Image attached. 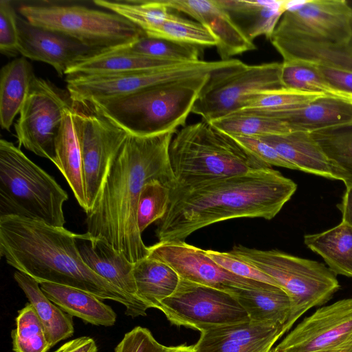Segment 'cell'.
<instances>
[{"mask_svg":"<svg viewBox=\"0 0 352 352\" xmlns=\"http://www.w3.org/2000/svg\"><path fill=\"white\" fill-rule=\"evenodd\" d=\"M284 327L248 322L200 332L196 352H270Z\"/></svg>","mask_w":352,"mask_h":352,"instance_id":"19","label":"cell"},{"mask_svg":"<svg viewBox=\"0 0 352 352\" xmlns=\"http://www.w3.org/2000/svg\"><path fill=\"white\" fill-rule=\"evenodd\" d=\"M54 352H98V347L93 338L81 336L64 343Z\"/></svg>","mask_w":352,"mask_h":352,"instance_id":"46","label":"cell"},{"mask_svg":"<svg viewBox=\"0 0 352 352\" xmlns=\"http://www.w3.org/2000/svg\"><path fill=\"white\" fill-rule=\"evenodd\" d=\"M14 278L35 309L51 348L73 336L74 329L72 316L47 297L35 279L17 270L14 274Z\"/></svg>","mask_w":352,"mask_h":352,"instance_id":"30","label":"cell"},{"mask_svg":"<svg viewBox=\"0 0 352 352\" xmlns=\"http://www.w3.org/2000/svg\"><path fill=\"white\" fill-rule=\"evenodd\" d=\"M270 352H352V297L318 308Z\"/></svg>","mask_w":352,"mask_h":352,"instance_id":"15","label":"cell"},{"mask_svg":"<svg viewBox=\"0 0 352 352\" xmlns=\"http://www.w3.org/2000/svg\"><path fill=\"white\" fill-rule=\"evenodd\" d=\"M337 207L342 213V221L352 227V186L346 188Z\"/></svg>","mask_w":352,"mask_h":352,"instance_id":"47","label":"cell"},{"mask_svg":"<svg viewBox=\"0 0 352 352\" xmlns=\"http://www.w3.org/2000/svg\"><path fill=\"white\" fill-rule=\"evenodd\" d=\"M304 243L336 275L352 277V227L341 221L326 231L306 234Z\"/></svg>","mask_w":352,"mask_h":352,"instance_id":"31","label":"cell"},{"mask_svg":"<svg viewBox=\"0 0 352 352\" xmlns=\"http://www.w3.org/2000/svg\"><path fill=\"white\" fill-rule=\"evenodd\" d=\"M230 252L267 275L288 295L291 313L284 327L286 333L304 314L324 305L340 288L336 274L316 261L242 245Z\"/></svg>","mask_w":352,"mask_h":352,"instance_id":"7","label":"cell"},{"mask_svg":"<svg viewBox=\"0 0 352 352\" xmlns=\"http://www.w3.org/2000/svg\"><path fill=\"white\" fill-rule=\"evenodd\" d=\"M71 104L52 83L35 76L14 124L19 147L54 164L56 139Z\"/></svg>","mask_w":352,"mask_h":352,"instance_id":"13","label":"cell"},{"mask_svg":"<svg viewBox=\"0 0 352 352\" xmlns=\"http://www.w3.org/2000/svg\"><path fill=\"white\" fill-rule=\"evenodd\" d=\"M296 184L272 168L170 190L166 214L157 221L160 242L184 241L194 232L232 219H272L291 199Z\"/></svg>","mask_w":352,"mask_h":352,"instance_id":"2","label":"cell"},{"mask_svg":"<svg viewBox=\"0 0 352 352\" xmlns=\"http://www.w3.org/2000/svg\"><path fill=\"white\" fill-rule=\"evenodd\" d=\"M19 12L31 24L60 32L98 52L125 45L144 34L116 13L82 6L25 4Z\"/></svg>","mask_w":352,"mask_h":352,"instance_id":"8","label":"cell"},{"mask_svg":"<svg viewBox=\"0 0 352 352\" xmlns=\"http://www.w3.org/2000/svg\"><path fill=\"white\" fill-rule=\"evenodd\" d=\"M231 136L258 158L270 166L296 170V168L283 157L274 147L259 138L243 135Z\"/></svg>","mask_w":352,"mask_h":352,"instance_id":"44","label":"cell"},{"mask_svg":"<svg viewBox=\"0 0 352 352\" xmlns=\"http://www.w3.org/2000/svg\"><path fill=\"white\" fill-rule=\"evenodd\" d=\"M177 62L124 52L117 48L86 57L65 72L66 79L80 76L147 70L174 65Z\"/></svg>","mask_w":352,"mask_h":352,"instance_id":"27","label":"cell"},{"mask_svg":"<svg viewBox=\"0 0 352 352\" xmlns=\"http://www.w3.org/2000/svg\"><path fill=\"white\" fill-rule=\"evenodd\" d=\"M168 349L157 341L148 329L136 327L124 335L115 352H165Z\"/></svg>","mask_w":352,"mask_h":352,"instance_id":"43","label":"cell"},{"mask_svg":"<svg viewBox=\"0 0 352 352\" xmlns=\"http://www.w3.org/2000/svg\"><path fill=\"white\" fill-rule=\"evenodd\" d=\"M171 10L184 12L207 28L217 40L222 60L256 49L250 40L221 8L217 0H162Z\"/></svg>","mask_w":352,"mask_h":352,"instance_id":"18","label":"cell"},{"mask_svg":"<svg viewBox=\"0 0 352 352\" xmlns=\"http://www.w3.org/2000/svg\"><path fill=\"white\" fill-rule=\"evenodd\" d=\"M36 76L25 57L15 58L4 65L0 74V123L9 131L28 97Z\"/></svg>","mask_w":352,"mask_h":352,"instance_id":"29","label":"cell"},{"mask_svg":"<svg viewBox=\"0 0 352 352\" xmlns=\"http://www.w3.org/2000/svg\"><path fill=\"white\" fill-rule=\"evenodd\" d=\"M206 252L218 265L234 275L278 287L270 277L230 251L224 252L206 250Z\"/></svg>","mask_w":352,"mask_h":352,"instance_id":"41","label":"cell"},{"mask_svg":"<svg viewBox=\"0 0 352 352\" xmlns=\"http://www.w3.org/2000/svg\"><path fill=\"white\" fill-rule=\"evenodd\" d=\"M320 72L333 87L352 95V72L318 65Z\"/></svg>","mask_w":352,"mask_h":352,"instance_id":"45","label":"cell"},{"mask_svg":"<svg viewBox=\"0 0 352 352\" xmlns=\"http://www.w3.org/2000/svg\"><path fill=\"white\" fill-rule=\"evenodd\" d=\"M17 25L19 54L49 64L60 77L80 60L98 53L60 32L34 25L18 14Z\"/></svg>","mask_w":352,"mask_h":352,"instance_id":"17","label":"cell"},{"mask_svg":"<svg viewBox=\"0 0 352 352\" xmlns=\"http://www.w3.org/2000/svg\"><path fill=\"white\" fill-rule=\"evenodd\" d=\"M19 32L17 14L11 2L0 1V51L8 56H14L17 50Z\"/></svg>","mask_w":352,"mask_h":352,"instance_id":"42","label":"cell"},{"mask_svg":"<svg viewBox=\"0 0 352 352\" xmlns=\"http://www.w3.org/2000/svg\"><path fill=\"white\" fill-rule=\"evenodd\" d=\"M133 276L139 298L149 308L156 309L173 294L180 279L168 264L149 256L134 263Z\"/></svg>","mask_w":352,"mask_h":352,"instance_id":"32","label":"cell"},{"mask_svg":"<svg viewBox=\"0 0 352 352\" xmlns=\"http://www.w3.org/2000/svg\"><path fill=\"white\" fill-rule=\"evenodd\" d=\"M210 74L164 82L133 94L86 104L130 134L175 133L188 115Z\"/></svg>","mask_w":352,"mask_h":352,"instance_id":"4","label":"cell"},{"mask_svg":"<svg viewBox=\"0 0 352 352\" xmlns=\"http://www.w3.org/2000/svg\"><path fill=\"white\" fill-rule=\"evenodd\" d=\"M281 82L284 88L319 93L351 102L352 95L339 91L325 79L318 65L302 60L283 61Z\"/></svg>","mask_w":352,"mask_h":352,"instance_id":"34","label":"cell"},{"mask_svg":"<svg viewBox=\"0 0 352 352\" xmlns=\"http://www.w3.org/2000/svg\"><path fill=\"white\" fill-rule=\"evenodd\" d=\"M228 292L246 311L250 322L285 327L290 316L291 302L281 288L274 285L258 289L234 287Z\"/></svg>","mask_w":352,"mask_h":352,"instance_id":"28","label":"cell"},{"mask_svg":"<svg viewBox=\"0 0 352 352\" xmlns=\"http://www.w3.org/2000/svg\"><path fill=\"white\" fill-rule=\"evenodd\" d=\"M324 96L322 94L283 88L267 91L252 96L244 109L283 111L300 108ZM241 110V109H240Z\"/></svg>","mask_w":352,"mask_h":352,"instance_id":"39","label":"cell"},{"mask_svg":"<svg viewBox=\"0 0 352 352\" xmlns=\"http://www.w3.org/2000/svg\"><path fill=\"white\" fill-rule=\"evenodd\" d=\"M73 104L81 149L88 211L96 201L107 171L129 133L89 105L81 104L85 109L82 111L77 104Z\"/></svg>","mask_w":352,"mask_h":352,"instance_id":"14","label":"cell"},{"mask_svg":"<svg viewBox=\"0 0 352 352\" xmlns=\"http://www.w3.org/2000/svg\"><path fill=\"white\" fill-rule=\"evenodd\" d=\"M165 352H196L193 345L188 346L182 344L176 346H168V349Z\"/></svg>","mask_w":352,"mask_h":352,"instance_id":"48","label":"cell"},{"mask_svg":"<svg viewBox=\"0 0 352 352\" xmlns=\"http://www.w3.org/2000/svg\"><path fill=\"white\" fill-rule=\"evenodd\" d=\"M115 48L127 53L177 63L201 60L199 46L151 37L145 34L129 44Z\"/></svg>","mask_w":352,"mask_h":352,"instance_id":"36","label":"cell"},{"mask_svg":"<svg viewBox=\"0 0 352 352\" xmlns=\"http://www.w3.org/2000/svg\"><path fill=\"white\" fill-rule=\"evenodd\" d=\"M11 336L14 352H47L51 348L44 327L30 302L19 311Z\"/></svg>","mask_w":352,"mask_h":352,"instance_id":"38","label":"cell"},{"mask_svg":"<svg viewBox=\"0 0 352 352\" xmlns=\"http://www.w3.org/2000/svg\"><path fill=\"white\" fill-rule=\"evenodd\" d=\"M231 60L180 63L130 72L80 76L66 79L69 98L74 103L125 96L158 84L211 74Z\"/></svg>","mask_w":352,"mask_h":352,"instance_id":"10","label":"cell"},{"mask_svg":"<svg viewBox=\"0 0 352 352\" xmlns=\"http://www.w3.org/2000/svg\"><path fill=\"white\" fill-rule=\"evenodd\" d=\"M253 110L284 121L293 131L314 132L352 124V104L329 96L320 98L305 106L293 109Z\"/></svg>","mask_w":352,"mask_h":352,"instance_id":"22","label":"cell"},{"mask_svg":"<svg viewBox=\"0 0 352 352\" xmlns=\"http://www.w3.org/2000/svg\"><path fill=\"white\" fill-rule=\"evenodd\" d=\"M310 133L339 171L346 188L352 186V124Z\"/></svg>","mask_w":352,"mask_h":352,"instance_id":"35","label":"cell"},{"mask_svg":"<svg viewBox=\"0 0 352 352\" xmlns=\"http://www.w3.org/2000/svg\"><path fill=\"white\" fill-rule=\"evenodd\" d=\"M351 103L352 104V97H351Z\"/></svg>","mask_w":352,"mask_h":352,"instance_id":"49","label":"cell"},{"mask_svg":"<svg viewBox=\"0 0 352 352\" xmlns=\"http://www.w3.org/2000/svg\"><path fill=\"white\" fill-rule=\"evenodd\" d=\"M283 61L302 60L352 72V41L346 45L308 40L270 38Z\"/></svg>","mask_w":352,"mask_h":352,"instance_id":"25","label":"cell"},{"mask_svg":"<svg viewBox=\"0 0 352 352\" xmlns=\"http://www.w3.org/2000/svg\"><path fill=\"white\" fill-rule=\"evenodd\" d=\"M158 309L170 323L200 332L250 322L231 293L182 278L173 294L160 302Z\"/></svg>","mask_w":352,"mask_h":352,"instance_id":"11","label":"cell"},{"mask_svg":"<svg viewBox=\"0 0 352 352\" xmlns=\"http://www.w3.org/2000/svg\"><path fill=\"white\" fill-rule=\"evenodd\" d=\"M282 63L247 65L238 59L212 72L192 113L211 122L241 109L252 96L284 88Z\"/></svg>","mask_w":352,"mask_h":352,"instance_id":"9","label":"cell"},{"mask_svg":"<svg viewBox=\"0 0 352 352\" xmlns=\"http://www.w3.org/2000/svg\"><path fill=\"white\" fill-rule=\"evenodd\" d=\"M0 254L38 283L69 286L114 300L132 318L145 316L149 309L94 272L80 254L76 234L64 227L16 216L0 217Z\"/></svg>","mask_w":352,"mask_h":352,"instance_id":"3","label":"cell"},{"mask_svg":"<svg viewBox=\"0 0 352 352\" xmlns=\"http://www.w3.org/2000/svg\"><path fill=\"white\" fill-rule=\"evenodd\" d=\"M76 243L82 260L94 272L127 295L142 301L138 295L134 263L106 240L87 232L76 234Z\"/></svg>","mask_w":352,"mask_h":352,"instance_id":"20","label":"cell"},{"mask_svg":"<svg viewBox=\"0 0 352 352\" xmlns=\"http://www.w3.org/2000/svg\"><path fill=\"white\" fill-rule=\"evenodd\" d=\"M270 38L349 44L352 8L344 0H289Z\"/></svg>","mask_w":352,"mask_h":352,"instance_id":"12","label":"cell"},{"mask_svg":"<svg viewBox=\"0 0 352 352\" xmlns=\"http://www.w3.org/2000/svg\"><path fill=\"white\" fill-rule=\"evenodd\" d=\"M54 165L62 173L78 204L86 212L88 207L80 144L76 125L73 102L64 112L63 122L56 139Z\"/></svg>","mask_w":352,"mask_h":352,"instance_id":"23","label":"cell"},{"mask_svg":"<svg viewBox=\"0 0 352 352\" xmlns=\"http://www.w3.org/2000/svg\"><path fill=\"white\" fill-rule=\"evenodd\" d=\"M39 285L47 297L71 316L98 326L110 327L116 322L117 316L112 308L94 295L52 283Z\"/></svg>","mask_w":352,"mask_h":352,"instance_id":"26","label":"cell"},{"mask_svg":"<svg viewBox=\"0 0 352 352\" xmlns=\"http://www.w3.org/2000/svg\"><path fill=\"white\" fill-rule=\"evenodd\" d=\"M170 158L179 186L272 168L232 136L203 120L175 133Z\"/></svg>","mask_w":352,"mask_h":352,"instance_id":"5","label":"cell"},{"mask_svg":"<svg viewBox=\"0 0 352 352\" xmlns=\"http://www.w3.org/2000/svg\"><path fill=\"white\" fill-rule=\"evenodd\" d=\"M68 195L19 147L0 140V217L16 216L64 227Z\"/></svg>","mask_w":352,"mask_h":352,"instance_id":"6","label":"cell"},{"mask_svg":"<svg viewBox=\"0 0 352 352\" xmlns=\"http://www.w3.org/2000/svg\"><path fill=\"white\" fill-rule=\"evenodd\" d=\"M148 256L168 264L180 278L226 292L234 287L258 289L272 285L228 272L212 260L206 250L185 241H158L148 247Z\"/></svg>","mask_w":352,"mask_h":352,"instance_id":"16","label":"cell"},{"mask_svg":"<svg viewBox=\"0 0 352 352\" xmlns=\"http://www.w3.org/2000/svg\"><path fill=\"white\" fill-rule=\"evenodd\" d=\"M174 134L129 133L113 160L96 201L86 212V232L106 240L132 263L148 255L137 219L143 187L154 179L170 190L177 185L170 158Z\"/></svg>","mask_w":352,"mask_h":352,"instance_id":"1","label":"cell"},{"mask_svg":"<svg viewBox=\"0 0 352 352\" xmlns=\"http://www.w3.org/2000/svg\"><path fill=\"white\" fill-rule=\"evenodd\" d=\"M210 123L230 135L261 137L293 131L284 121L249 109L239 110Z\"/></svg>","mask_w":352,"mask_h":352,"instance_id":"33","label":"cell"},{"mask_svg":"<svg viewBox=\"0 0 352 352\" xmlns=\"http://www.w3.org/2000/svg\"><path fill=\"white\" fill-rule=\"evenodd\" d=\"M219 6L252 41L265 36L270 39L282 15L287 0H217Z\"/></svg>","mask_w":352,"mask_h":352,"instance_id":"24","label":"cell"},{"mask_svg":"<svg viewBox=\"0 0 352 352\" xmlns=\"http://www.w3.org/2000/svg\"><path fill=\"white\" fill-rule=\"evenodd\" d=\"M146 36L199 47L217 46L218 43L214 36L204 25L182 18L172 10L166 19Z\"/></svg>","mask_w":352,"mask_h":352,"instance_id":"37","label":"cell"},{"mask_svg":"<svg viewBox=\"0 0 352 352\" xmlns=\"http://www.w3.org/2000/svg\"><path fill=\"white\" fill-rule=\"evenodd\" d=\"M170 201V188L168 186L156 179L145 184L140 195L137 213L141 233L166 214Z\"/></svg>","mask_w":352,"mask_h":352,"instance_id":"40","label":"cell"},{"mask_svg":"<svg viewBox=\"0 0 352 352\" xmlns=\"http://www.w3.org/2000/svg\"><path fill=\"white\" fill-rule=\"evenodd\" d=\"M258 138L274 147L296 170L330 179L342 181L339 171L310 132L293 131L285 134Z\"/></svg>","mask_w":352,"mask_h":352,"instance_id":"21","label":"cell"}]
</instances>
